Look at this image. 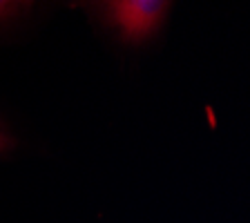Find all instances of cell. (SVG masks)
Returning a JSON list of instances; mask_svg holds the SVG:
<instances>
[{"label": "cell", "instance_id": "cell-1", "mask_svg": "<svg viewBox=\"0 0 250 223\" xmlns=\"http://www.w3.org/2000/svg\"><path fill=\"white\" fill-rule=\"evenodd\" d=\"M107 22L127 42H143L163 25L170 2L159 0H114L101 5Z\"/></svg>", "mask_w": 250, "mask_h": 223}, {"label": "cell", "instance_id": "cell-2", "mask_svg": "<svg viewBox=\"0 0 250 223\" xmlns=\"http://www.w3.org/2000/svg\"><path fill=\"white\" fill-rule=\"evenodd\" d=\"M25 7H29V5H25V2H11V0H0V22L21 16V11Z\"/></svg>", "mask_w": 250, "mask_h": 223}, {"label": "cell", "instance_id": "cell-3", "mask_svg": "<svg viewBox=\"0 0 250 223\" xmlns=\"http://www.w3.org/2000/svg\"><path fill=\"white\" fill-rule=\"evenodd\" d=\"M11 145H14V141H11V136L7 134L5 127L0 125V154H2V152H7Z\"/></svg>", "mask_w": 250, "mask_h": 223}]
</instances>
